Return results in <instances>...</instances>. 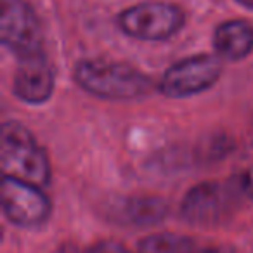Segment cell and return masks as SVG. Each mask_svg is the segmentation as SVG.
I'll return each mask as SVG.
<instances>
[{"mask_svg":"<svg viewBox=\"0 0 253 253\" xmlns=\"http://www.w3.org/2000/svg\"><path fill=\"white\" fill-rule=\"evenodd\" d=\"M75 80L88 94L111 101L137 99L153 88V80L142 71L106 59L80 61L75 68Z\"/></svg>","mask_w":253,"mask_h":253,"instance_id":"6da1fadb","label":"cell"},{"mask_svg":"<svg viewBox=\"0 0 253 253\" xmlns=\"http://www.w3.org/2000/svg\"><path fill=\"white\" fill-rule=\"evenodd\" d=\"M0 165L4 175L16 177L33 186L50 180V163L32 132L18 122H7L0 130Z\"/></svg>","mask_w":253,"mask_h":253,"instance_id":"7a4b0ae2","label":"cell"},{"mask_svg":"<svg viewBox=\"0 0 253 253\" xmlns=\"http://www.w3.org/2000/svg\"><path fill=\"white\" fill-rule=\"evenodd\" d=\"M241 198H246L241 175L220 182H201L187 191L180 203V217L196 227L218 225L236 211Z\"/></svg>","mask_w":253,"mask_h":253,"instance_id":"3957f363","label":"cell"},{"mask_svg":"<svg viewBox=\"0 0 253 253\" xmlns=\"http://www.w3.org/2000/svg\"><path fill=\"white\" fill-rule=\"evenodd\" d=\"M184 12L169 2H144L132 5L118 16L123 33L146 42H162L173 37L184 26Z\"/></svg>","mask_w":253,"mask_h":253,"instance_id":"277c9868","label":"cell"},{"mask_svg":"<svg viewBox=\"0 0 253 253\" xmlns=\"http://www.w3.org/2000/svg\"><path fill=\"white\" fill-rule=\"evenodd\" d=\"M0 203L5 218L11 224L25 229L43 225L52 211L50 200L39 186L9 175H4L2 179Z\"/></svg>","mask_w":253,"mask_h":253,"instance_id":"5b68a950","label":"cell"},{"mask_svg":"<svg viewBox=\"0 0 253 253\" xmlns=\"http://www.w3.org/2000/svg\"><path fill=\"white\" fill-rule=\"evenodd\" d=\"M220 57L198 54L172 64L160 82V90L167 97H189L208 90L220 78Z\"/></svg>","mask_w":253,"mask_h":253,"instance_id":"8992f818","label":"cell"},{"mask_svg":"<svg viewBox=\"0 0 253 253\" xmlns=\"http://www.w3.org/2000/svg\"><path fill=\"white\" fill-rule=\"evenodd\" d=\"M0 40L18 57L42 50V30L25 0H0Z\"/></svg>","mask_w":253,"mask_h":253,"instance_id":"52a82bcc","label":"cell"},{"mask_svg":"<svg viewBox=\"0 0 253 253\" xmlns=\"http://www.w3.org/2000/svg\"><path fill=\"white\" fill-rule=\"evenodd\" d=\"M19 64L14 75V94L28 104L49 101L54 90V71L42 50L18 57Z\"/></svg>","mask_w":253,"mask_h":253,"instance_id":"ba28073f","label":"cell"},{"mask_svg":"<svg viewBox=\"0 0 253 253\" xmlns=\"http://www.w3.org/2000/svg\"><path fill=\"white\" fill-rule=\"evenodd\" d=\"M169 215V203L158 196L116 198L106 207V217L111 222L130 227H149L160 224Z\"/></svg>","mask_w":253,"mask_h":253,"instance_id":"9c48e42d","label":"cell"},{"mask_svg":"<svg viewBox=\"0 0 253 253\" xmlns=\"http://www.w3.org/2000/svg\"><path fill=\"white\" fill-rule=\"evenodd\" d=\"M213 47L218 57L241 61L253 50V25L245 19H231L215 30Z\"/></svg>","mask_w":253,"mask_h":253,"instance_id":"30bf717a","label":"cell"},{"mask_svg":"<svg viewBox=\"0 0 253 253\" xmlns=\"http://www.w3.org/2000/svg\"><path fill=\"white\" fill-rule=\"evenodd\" d=\"M196 241L177 232H155L137 243L135 253H193Z\"/></svg>","mask_w":253,"mask_h":253,"instance_id":"8fae6325","label":"cell"},{"mask_svg":"<svg viewBox=\"0 0 253 253\" xmlns=\"http://www.w3.org/2000/svg\"><path fill=\"white\" fill-rule=\"evenodd\" d=\"M56 253H132V252L118 241H97L90 246H85V248L75 245H64Z\"/></svg>","mask_w":253,"mask_h":253,"instance_id":"7c38bea8","label":"cell"},{"mask_svg":"<svg viewBox=\"0 0 253 253\" xmlns=\"http://www.w3.org/2000/svg\"><path fill=\"white\" fill-rule=\"evenodd\" d=\"M241 180H243V189H245L246 198L253 200V163L248 167L245 173H241Z\"/></svg>","mask_w":253,"mask_h":253,"instance_id":"4fadbf2b","label":"cell"},{"mask_svg":"<svg viewBox=\"0 0 253 253\" xmlns=\"http://www.w3.org/2000/svg\"><path fill=\"white\" fill-rule=\"evenodd\" d=\"M193 253H236V248L231 245H218V246H210V248L194 250Z\"/></svg>","mask_w":253,"mask_h":253,"instance_id":"5bb4252c","label":"cell"},{"mask_svg":"<svg viewBox=\"0 0 253 253\" xmlns=\"http://www.w3.org/2000/svg\"><path fill=\"white\" fill-rule=\"evenodd\" d=\"M238 4H241L243 7H246V9H252L253 11V0H236Z\"/></svg>","mask_w":253,"mask_h":253,"instance_id":"9a60e30c","label":"cell"}]
</instances>
